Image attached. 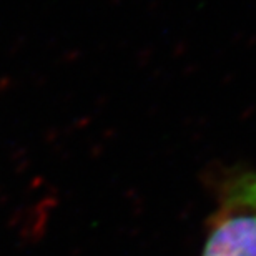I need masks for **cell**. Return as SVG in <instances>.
I'll use <instances>...</instances> for the list:
<instances>
[{"mask_svg":"<svg viewBox=\"0 0 256 256\" xmlns=\"http://www.w3.org/2000/svg\"><path fill=\"white\" fill-rule=\"evenodd\" d=\"M223 212L256 210V172H242L223 182L220 192Z\"/></svg>","mask_w":256,"mask_h":256,"instance_id":"cell-2","label":"cell"},{"mask_svg":"<svg viewBox=\"0 0 256 256\" xmlns=\"http://www.w3.org/2000/svg\"><path fill=\"white\" fill-rule=\"evenodd\" d=\"M200 256H256V210L222 212Z\"/></svg>","mask_w":256,"mask_h":256,"instance_id":"cell-1","label":"cell"}]
</instances>
